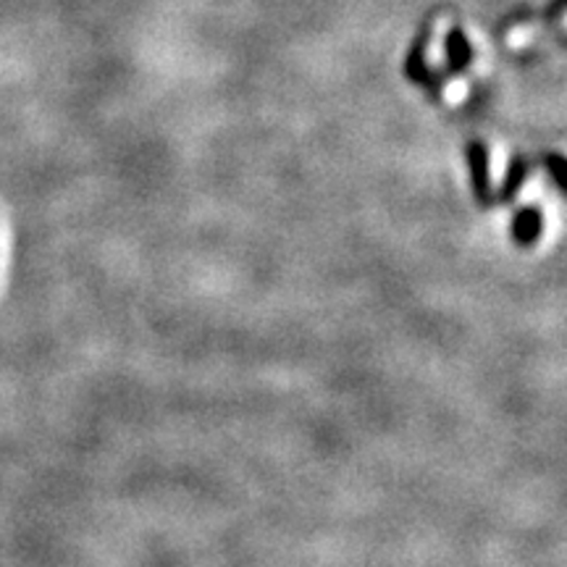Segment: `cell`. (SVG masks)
<instances>
[{
    "instance_id": "obj_1",
    "label": "cell",
    "mask_w": 567,
    "mask_h": 567,
    "mask_svg": "<svg viewBox=\"0 0 567 567\" xmlns=\"http://www.w3.org/2000/svg\"><path fill=\"white\" fill-rule=\"evenodd\" d=\"M428 40H431V27L426 24V27L418 29V35L413 37V42H410L402 72H405L407 81L426 87V90H431V94H439L444 90V77L428 66Z\"/></svg>"
},
{
    "instance_id": "obj_2",
    "label": "cell",
    "mask_w": 567,
    "mask_h": 567,
    "mask_svg": "<svg viewBox=\"0 0 567 567\" xmlns=\"http://www.w3.org/2000/svg\"><path fill=\"white\" fill-rule=\"evenodd\" d=\"M465 158H468L470 168V187L472 198L481 207H489L494 203V187H491V161H489V144L483 140H470L465 148Z\"/></svg>"
},
{
    "instance_id": "obj_3",
    "label": "cell",
    "mask_w": 567,
    "mask_h": 567,
    "mask_svg": "<svg viewBox=\"0 0 567 567\" xmlns=\"http://www.w3.org/2000/svg\"><path fill=\"white\" fill-rule=\"evenodd\" d=\"M509 237H513V242L522 250L539 244V239L544 237V211L536 203L520 205L518 211H515L513 224H509Z\"/></svg>"
},
{
    "instance_id": "obj_4",
    "label": "cell",
    "mask_w": 567,
    "mask_h": 567,
    "mask_svg": "<svg viewBox=\"0 0 567 567\" xmlns=\"http://www.w3.org/2000/svg\"><path fill=\"white\" fill-rule=\"evenodd\" d=\"M531 172H533V163L528 161L526 155L509 158L507 168H504V176H502V185L500 189H494V203H502V205L513 203V200L520 194V189L526 187V181L531 179Z\"/></svg>"
},
{
    "instance_id": "obj_5",
    "label": "cell",
    "mask_w": 567,
    "mask_h": 567,
    "mask_svg": "<svg viewBox=\"0 0 567 567\" xmlns=\"http://www.w3.org/2000/svg\"><path fill=\"white\" fill-rule=\"evenodd\" d=\"M444 59H446V74H465L472 66V42L468 32L463 27H452L444 35Z\"/></svg>"
},
{
    "instance_id": "obj_6",
    "label": "cell",
    "mask_w": 567,
    "mask_h": 567,
    "mask_svg": "<svg viewBox=\"0 0 567 567\" xmlns=\"http://www.w3.org/2000/svg\"><path fill=\"white\" fill-rule=\"evenodd\" d=\"M541 166H544L546 176L552 179L554 189H557L559 194H565L567 192V187H565V168H567L565 155L557 153V150H550V153L541 155Z\"/></svg>"
},
{
    "instance_id": "obj_7",
    "label": "cell",
    "mask_w": 567,
    "mask_h": 567,
    "mask_svg": "<svg viewBox=\"0 0 567 567\" xmlns=\"http://www.w3.org/2000/svg\"><path fill=\"white\" fill-rule=\"evenodd\" d=\"M565 3H567V0H552V3L544 9V16L546 18H557L565 11Z\"/></svg>"
}]
</instances>
